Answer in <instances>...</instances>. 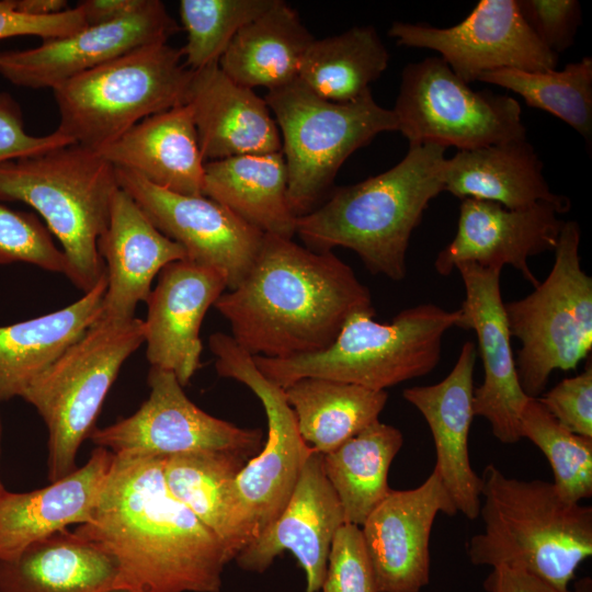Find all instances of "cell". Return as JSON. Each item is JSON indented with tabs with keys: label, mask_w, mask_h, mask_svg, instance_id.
<instances>
[{
	"label": "cell",
	"mask_w": 592,
	"mask_h": 592,
	"mask_svg": "<svg viewBox=\"0 0 592 592\" xmlns=\"http://www.w3.org/2000/svg\"><path fill=\"white\" fill-rule=\"evenodd\" d=\"M0 433H1V428H0ZM5 490L4 486L2 485L1 482V478H0V493L3 492Z\"/></svg>",
	"instance_id": "681fc988"
},
{
	"label": "cell",
	"mask_w": 592,
	"mask_h": 592,
	"mask_svg": "<svg viewBox=\"0 0 592 592\" xmlns=\"http://www.w3.org/2000/svg\"><path fill=\"white\" fill-rule=\"evenodd\" d=\"M343 524V509L325 475L322 454L312 449L284 510L235 560L242 570L262 573L288 550L305 571L306 592H318L332 540Z\"/></svg>",
	"instance_id": "ffe728a7"
},
{
	"label": "cell",
	"mask_w": 592,
	"mask_h": 592,
	"mask_svg": "<svg viewBox=\"0 0 592 592\" xmlns=\"http://www.w3.org/2000/svg\"><path fill=\"white\" fill-rule=\"evenodd\" d=\"M25 262L43 270L69 273L62 250L39 218L0 204V264Z\"/></svg>",
	"instance_id": "f35d334b"
},
{
	"label": "cell",
	"mask_w": 592,
	"mask_h": 592,
	"mask_svg": "<svg viewBox=\"0 0 592 592\" xmlns=\"http://www.w3.org/2000/svg\"><path fill=\"white\" fill-rule=\"evenodd\" d=\"M478 81L519 94L530 106L546 111L571 126L587 144L592 138V58L567 64L562 70L500 69Z\"/></svg>",
	"instance_id": "d590c367"
},
{
	"label": "cell",
	"mask_w": 592,
	"mask_h": 592,
	"mask_svg": "<svg viewBox=\"0 0 592 592\" xmlns=\"http://www.w3.org/2000/svg\"><path fill=\"white\" fill-rule=\"evenodd\" d=\"M116 581L113 558L73 531L57 532L0 561V592H105Z\"/></svg>",
	"instance_id": "f1b7e54d"
},
{
	"label": "cell",
	"mask_w": 592,
	"mask_h": 592,
	"mask_svg": "<svg viewBox=\"0 0 592 592\" xmlns=\"http://www.w3.org/2000/svg\"><path fill=\"white\" fill-rule=\"evenodd\" d=\"M312 41L298 13L276 0L238 31L218 65L236 83L271 91L298 78L303 57Z\"/></svg>",
	"instance_id": "4dcf8cb0"
},
{
	"label": "cell",
	"mask_w": 592,
	"mask_h": 592,
	"mask_svg": "<svg viewBox=\"0 0 592 592\" xmlns=\"http://www.w3.org/2000/svg\"><path fill=\"white\" fill-rule=\"evenodd\" d=\"M458 511L435 470L417 488L392 490L361 526L377 592H419L430 581L436 515Z\"/></svg>",
	"instance_id": "ac0fdd59"
},
{
	"label": "cell",
	"mask_w": 592,
	"mask_h": 592,
	"mask_svg": "<svg viewBox=\"0 0 592 592\" xmlns=\"http://www.w3.org/2000/svg\"><path fill=\"white\" fill-rule=\"evenodd\" d=\"M322 592H377L360 526L345 523L334 535Z\"/></svg>",
	"instance_id": "ab89813d"
},
{
	"label": "cell",
	"mask_w": 592,
	"mask_h": 592,
	"mask_svg": "<svg viewBox=\"0 0 592 592\" xmlns=\"http://www.w3.org/2000/svg\"><path fill=\"white\" fill-rule=\"evenodd\" d=\"M104 273L95 286L59 310L0 327V401L22 397L102 317Z\"/></svg>",
	"instance_id": "83f0119b"
},
{
	"label": "cell",
	"mask_w": 592,
	"mask_h": 592,
	"mask_svg": "<svg viewBox=\"0 0 592 592\" xmlns=\"http://www.w3.org/2000/svg\"><path fill=\"white\" fill-rule=\"evenodd\" d=\"M477 348L463 344L457 361L441 382L403 389L402 397L425 419L432 433L440 476L457 511L469 520L479 516L482 480L469 460L468 435L474 420V371Z\"/></svg>",
	"instance_id": "7402d4cb"
},
{
	"label": "cell",
	"mask_w": 592,
	"mask_h": 592,
	"mask_svg": "<svg viewBox=\"0 0 592 592\" xmlns=\"http://www.w3.org/2000/svg\"><path fill=\"white\" fill-rule=\"evenodd\" d=\"M550 414L569 431L592 437V365L559 382L537 398Z\"/></svg>",
	"instance_id": "b9f144b4"
},
{
	"label": "cell",
	"mask_w": 592,
	"mask_h": 592,
	"mask_svg": "<svg viewBox=\"0 0 592 592\" xmlns=\"http://www.w3.org/2000/svg\"><path fill=\"white\" fill-rule=\"evenodd\" d=\"M391 111L409 146L471 150L526 138L521 105L514 98L473 90L440 57L403 68Z\"/></svg>",
	"instance_id": "7c38bea8"
},
{
	"label": "cell",
	"mask_w": 592,
	"mask_h": 592,
	"mask_svg": "<svg viewBox=\"0 0 592 592\" xmlns=\"http://www.w3.org/2000/svg\"><path fill=\"white\" fill-rule=\"evenodd\" d=\"M445 150L431 144L409 146L395 167L331 191L323 204L297 217L295 235L312 251L348 248L371 273L403 280L411 235L444 190Z\"/></svg>",
	"instance_id": "3957f363"
},
{
	"label": "cell",
	"mask_w": 592,
	"mask_h": 592,
	"mask_svg": "<svg viewBox=\"0 0 592 592\" xmlns=\"http://www.w3.org/2000/svg\"><path fill=\"white\" fill-rule=\"evenodd\" d=\"M248 456L232 452H197L163 457L169 491L224 545L230 560L240 553L234 525V481Z\"/></svg>",
	"instance_id": "836d02e7"
},
{
	"label": "cell",
	"mask_w": 592,
	"mask_h": 592,
	"mask_svg": "<svg viewBox=\"0 0 592 592\" xmlns=\"http://www.w3.org/2000/svg\"><path fill=\"white\" fill-rule=\"evenodd\" d=\"M203 195L264 234L292 239L296 232L282 151L205 162Z\"/></svg>",
	"instance_id": "f546056e"
},
{
	"label": "cell",
	"mask_w": 592,
	"mask_h": 592,
	"mask_svg": "<svg viewBox=\"0 0 592 592\" xmlns=\"http://www.w3.org/2000/svg\"><path fill=\"white\" fill-rule=\"evenodd\" d=\"M388 35L399 46L437 52L468 84L500 69L547 71L558 62L527 25L516 0H480L449 27L396 21Z\"/></svg>",
	"instance_id": "5bb4252c"
},
{
	"label": "cell",
	"mask_w": 592,
	"mask_h": 592,
	"mask_svg": "<svg viewBox=\"0 0 592 592\" xmlns=\"http://www.w3.org/2000/svg\"><path fill=\"white\" fill-rule=\"evenodd\" d=\"M105 592H138V591H134V590H129V589H123V588H113V589H110Z\"/></svg>",
	"instance_id": "c3c4849f"
},
{
	"label": "cell",
	"mask_w": 592,
	"mask_h": 592,
	"mask_svg": "<svg viewBox=\"0 0 592 592\" xmlns=\"http://www.w3.org/2000/svg\"><path fill=\"white\" fill-rule=\"evenodd\" d=\"M149 397L132 415L102 429L90 440L113 454L168 457L197 452H232L248 457L263 446L260 429H247L213 417L194 405L177 376L151 366Z\"/></svg>",
	"instance_id": "4fadbf2b"
},
{
	"label": "cell",
	"mask_w": 592,
	"mask_h": 592,
	"mask_svg": "<svg viewBox=\"0 0 592 592\" xmlns=\"http://www.w3.org/2000/svg\"><path fill=\"white\" fill-rule=\"evenodd\" d=\"M98 251L106 274L101 319L110 321L135 318L137 305L147 300L160 271L187 259L184 248L164 236L121 187L113 196Z\"/></svg>",
	"instance_id": "603a6c76"
},
{
	"label": "cell",
	"mask_w": 592,
	"mask_h": 592,
	"mask_svg": "<svg viewBox=\"0 0 592 592\" xmlns=\"http://www.w3.org/2000/svg\"><path fill=\"white\" fill-rule=\"evenodd\" d=\"M163 457L114 454L91 519L79 536L117 567L115 588L220 592L230 558L218 537L168 489Z\"/></svg>",
	"instance_id": "6da1fadb"
},
{
	"label": "cell",
	"mask_w": 592,
	"mask_h": 592,
	"mask_svg": "<svg viewBox=\"0 0 592 592\" xmlns=\"http://www.w3.org/2000/svg\"><path fill=\"white\" fill-rule=\"evenodd\" d=\"M192 76L181 48L134 49L53 89L56 130L98 151L144 118L186 104Z\"/></svg>",
	"instance_id": "52a82bcc"
},
{
	"label": "cell",
	"mask_w": 592,
	"mask_h": 592,
	"mask_svg": "<svg viewBox=\"0 0 592 592\" xmlns=\"http://www.w3.org/2000/svg\"><path fill=\"white\" fill-rule=\"evenodd\" d=\"M444 190L464 200L475 198L522 209L550 203L562 213L570 201L550 191L543 174V162L526 138L509 140L471 150H458L446 158Z\"/></svg>",
	"instance_id": "4316f807"
},
{
	"label": "cell",
	"mask_w": 592,
	"mask_h": 592,
	"mask_svg": "<svg viewBox=\"0 0 592 592\" xmlns=\"http://www.w3.org/2000/svg\"><path fill=\"white\" fill-rule=\"evenodd\" d=\"M146 0H84L77 4L87 26L105 24L138 10Z\"/></svg>",
	"instance_id": "bcb514c9"
},
{
	"label": "cell",
	"mask_w": 592,
	"mask_h": 592,
	"mask_svg": "<svg viewBox=\"0 0 592 592\" xmlns=\"http://www.w3.org/2000/svg\"><path fill=\"white\" fill-rule=\"evenodd\" d=\"M455 269L465 288L458 328L476 332L485 374L482 384L474 389V414L489 422L501 443H516L522 439L521 414L530 397L516 372L501 296V270L475 262H460Z\"/></svg>",
	"instance_id": "e0dca14e"
},
{
	"label": "cell",
	"mask_w": 592,
	"mask_h": 592,
	"mask_svg": "<svg viewBox=\"0 0 592 592\" xmlns=\"http://www.w3.org/2000/svg\"><path fill=\"white\" fill-rule=\"evenodd\" d=\"M114 454L95 447L88 462L64 478L30 492L0 493V561L31 544L90 521Z\"/></svg>",
	"instance_id": "d4e9b609"
},
{
	"label": "cell",
	"mask_w": 592,
	"mask_h": 592,
	"mask_svg": "<svg viewBox=\"0 0 592 592\" xmlns=\"http://www.w3.org/2000/svg\"><path fill=\"white\" fill-rule=\"evenodd\" d=\"M389 53L373 26H355L308 46L298 79L319 96L351 102L371 92L386 70Z\"/></svg>",
	"instance_id": "e575fe53"
},
{
	"label": "cell",
	"mask_w": 592,
	"mask_h": 592,
	"mask_svg": "<svg viewBox=\"0 0 592 592\" xmlns=\"http://www.w3.org/2000/svg\"><path fill=\"white\" fill-rule=\"evenodd\" d=\"M179 25L159 0L116 21L86 26L34 48L0 52V75L18 87L50 88L143 46L167 43Z\"/></svg>",
	"instance_id": "2e32d148"
},
{
	"label": "cell",
	"mask_w": 592,
	"mask_h": 592,
	"mask_svg": "<svg viewBox=\"0 0 592 592\" xmlns=\"http://www.w3.org/2000/svg\"><path fill=\"white\" fill-rule=\"evenodd\" d=\"M482 533L468 544L476 566H504L568 590L592 555V508L563 501L551 482L506 477L493 464L482 473Z\"/></svg>",
	"instance_id": "277c9868"
},
{
	"label": "cell",
	"mask_w": 592,
	"mask_h": 592,
	"mask_svg": "<svg viewBox=\"0 0 592 592\" xmlns=\"http://www.w3.org/2000/svg\"><path fill=\"white\" fill-rule=\"evenodd\" d=\"M276 0H181L180 18L186 32L183 62L196 71L218 64L234 36L274 5Z\"/></svg>",
	"instance_id": "74e56055"
},
{
	"label": "cell",
	"mask_w": 592,
	"mask_h": 592,
	"mask_svg": "<svg viewBox=\"0 0 592 592\" xmlns=\"http://www.w3.org/2000/svg\"><path fill=\"white\" fill-rule=\"evenodd\" d=\"M521 436L547 457L551 482L566 502L592 497V437L576 434L560 424L537 398H528L521 414Z\"/></svg>",
	"instance_id": "8d00e7d4"
},
{
	"label": "cell",
	"mask_w": 592,
	"mask_h": 592,
	"mask_svg": "<svg viewBox=\"0 0 592 592\" xmlns=\"http://www.w3.org/2000/svg\"><path fill=\"white\" fill-rule=\"evenodd\" d=\"M186 104L205 162L282 151L265 100L231 80L218 64L193 71Z\"/></svg>",
	"instance_id": "cb8c5ba5"
},
{
	"label": "cell",
	"mask_w": 592,
	"mask_h": 592,
	"mask_svg": "<svg viewBox=\"0 0 592 592\" xmlns=\"http://www.w3.org/2000/svg\"><path fill=\"white\" fill-rule=\"evenodd\" d=\"M144 342V320L100 319L22 395L47 428L50 482L78 468V449L94 429L110 388Z\"/></svg>",
	"instance_id": "9c48e42d"
},
{
	"label": "cell",
	"mask_w": 592,
	"mask_h": 592,
	"mask_svg": "<svg viewBox=\"0 0 592 592\" xmlns=\"http://www.w3.org/2000/svg\"><path fill=\"white\" fill-rule=\"evenodd\" d=\"M402 445L401 431L377 420L322 455L325 475L342 505L345 523L361 527L389 494V468Z\"/></svg>",
	"instance_id": "d6a6232c"
},
{
	"label": "cell",
	"mask_w": 592,
	"mask_h": 592,
	"mask_svg": "<svg viewBox=\"0 0 592 592\" xmlns=\"http://www.w3.org/2000/svg\"><path fill=\"white\" fill-rule=\"evenodd\" d=\"M284 389L303 440L328 454L378 420L388 394L327 378L305 377Z\"/></svg>",
	"instance_id": "1f68e13d"
},
{
	"label": "cell",
	"mask_w": 592,
	"mask_h": 592,
	"mask_svg": "<svg viewBox=\"0 0 592 592\" xmlns=\"http://www.w3.org/2000/svg\"><path fill=\"white\" fill-rule=\"evenodd\" d=\"M520 12L539 39L557 56L570 48L581 24V5L576 0H516Z\"/></svg>",
	"instance_id": "60d3db41"
},
{
	"label": "cell",
	"mask_w": 592,
	"mask_h": 592,
	"mask_svg": "<svg viewBox=\"0 0 592 592\" xmlns=\"http://www.w3.org/2000/svg\"><path fill=\"white\" fill-rule=\"evenodd\" d=\"M116 177L119 187L164 236L184 248L190 261L220 272L228 291L244 280L264 232L204 195L173 193L122 168H116Z\"/></svg>",
	"instance_id": "9a60e30c"
},
{
	"label": "cell",
	"mask_w": 592,
	"mask_h": 592,
	"mask_svg": "<svg viewBox=\"0 0 592 592\" xmlns=\"http://www.w3.org/2000/svg\"><path fill=\"white\" fill-rule=\"evenodd\" d=\"M208 344L217 374L246 385L261 401L267 421L261 451L244 464L232 487L234 525L242 550L284 510L314 448L300 436L284 389L258 369L231 335L213 333Z\"/></svg>",
	"instance_id": "8fae6325"
},
{
	"label": "cell",
	"mask_w": 592,
	"mask_h": 592,
	"mask_svg": "<svg viewBox=\"0 0 592 592\" xmlns=\"http://www.w3.org/2000/svg\"><path fill=\"white\" fill-rule=\"evenodd\" d=\"M374 316L375 309L353 314L326 350L289 358L252 356L253 362L282 388L318 377L386 390L437 366L443 337L458 327L460 310L426 303L401 310L390 322H378Z\"/></svg>",
	"instance_id": "8992f818"
},
{
	"label": "cell",
	"mask_w": 592,
	"mask_h": 592,
	"mask_svg": "<svg viewBox=\"0 0 592 592\" xmlns=\"http://www.w3.org/2000/svg\"><path fill=\"white\" fill-rule=\"evenodd\" d=\"M558 214L562 212L556 205L545 202L508 209L493 202L464 198L456 235L439 252L434 267L446 276L460 262L498 270L510 264L535 287L539 281L527 261L530 257L554 251L563 224Z\"/></svg>",
	"instance_id": "d6986e66"
},
{
	"label": "cell",
	"mask_w": 592,
	"mask_h": 592,
	"mask_svg": "<svg viewBox=\"0 0 592 592\" xmlns=\"http://www.w3.org/2000/svg\"><path fill=\"white\" fill-rule=\"evenodd\" d=\"M86 26L77 8L50 16H32L18 11L14 0H0V39L34 35L46 41L72 35Z\"/></svg>",
	"instance_id": "ee69618b"
},
{
	"label": "cell",
	"mask_w": 592,
	"mask_h": 592,
	"mask_svg": "<svg viewBox=\"0 0 592 592\" xmlns=\"http://www.w3.org/2000/svg\"><path fill=\"white\" fill-rule=\"evenodd\" d=\"M98 152L114 167L133 171L156 186L203 195L205 160L187 104L144 118Z\"/></svg>",
	"instance_id": "484cf974"
},
{
	"label": "cell",
	"mask_w": 592,
	"mask_h": 592,
	"mask_svg": "<svg viewBox=\"0 0 592 592\" xmlns=\"http://www.w3.org/2000/svg\"><path fill=\"white\" fill-rule=\"evenodd\" d=\"M282 140L287 202L296 217L310 213L330 194L343 162L378 134L397 130L391 110L372 92L351 102L326 100L298 78L264 98Z\"/></svg>",
	"instance_id": "ba28073f"
},
{
	"label": "cell",
	"mask_w": 592,
	"mask_h": 592,
	"mask_svg": "<svg viewBox=\"0 0 592 592\" xmlns=\"http://www.w3.org/2000/svg\"><path fill=\"white\" fill-rule=\"evenodd\" d=\"M227 288L225 276L189 259L166 265L147 298L146 356L151 366L172 372L182 387L201 367L203 319Z\"/></svg>",
	"instance_id": "44dd1931"
},
{
	"label": "cell",
	"mask_w": 592,
	"mask_h": 592,
	"mask_svg": "<svg viewBox=\"0 0 592 592\" xmlns=\"http://www.w3.org/2000/svg\"><path fill=\"white\" fill-rule=\"evenodd\" d=\"M486 592H592V581L583 578L573 589L560 590L527 572L504 566L492 568L483 583Z\"/></svg>",
	"instance_id": "f6af8a7d"
},
{
	"label": "cell",
	"mask_w": 592,
	"mask_h": 592,
	"mask_svg": "<svg viewBox=\"0 0 592 592\" xmlns=\"http://www.w3.org/2000/svg\"><path fill=\"white\" fill-rule=\"evenodd\" d=\"M71 143L57 130L45 136L27 134L19 104L10 94L0 92V163Z\"/></svg>",
	"instance_id": "7bdbcfd3"
},
{
	"label": "cell",
	"mask_w": 592,
	"mask_h": 592,
	"mask_svg": "<svg viewBox=\"0 0 592 592\" xmlns=\"http://www.w3.org/2000/svg\"><path fill=\"white\" fill-rule=\"evenodd\" d=\"M214 307L240 348L269 358L326 350L353 314L374 310L369 289L332 251L270 234L244 280Z\"/></svg>",
	"instance_id": "7a4b0ae2"
},
{
	"label": "cell",
	"mask_w": 592,
	"mask_h": 592,
	"mask_svg": "<svg viewBox=\"0 0 592 592\" xmlns=\"http://www.w3.org/2000/svg\"><path fill=\"white\" fill-rule=\"evenodd\" d=\"M118 189L116 168L77 143L0 163V201L22 202L38 213L61 244L67 277L83 293L105 273L98 241Z\"/></svg>",
	"instance_id": "5b68a950"
},
{
	"label": "cell",
	"mask_w": 592,
	"mask_h": 592,
	"mask_svg": "<svg viewBox=\"0 0 592 592\" xmlns=\"http://www.w3.org/2000/svg\"><path fill=\"white\" fill-rule=\"evenodd\" d=\"M18 11L32 16H50L68 10L66 0H14Z\"/></svg>",
	"instance_id": "7dc6e473"
},
{
	"label": "cell",
	"mask_w": 592,
	"mask_h": 592,
	"mask_svg": "<svg viewBox=\"0 0 592 592\" xmlns=\"http://www.w3.org/2000/svg\"><path fill=\"white\" fill-rule=\"evenodd\" d=\"M580 237L578 223L563 221L545 281L504 303L510 334L521 341L519 380L530 398L544 394L555 369H576L592 350V278L581 267Z\"/></svg>",
	"instance_id": "30bf717a"
}]
</instances>
